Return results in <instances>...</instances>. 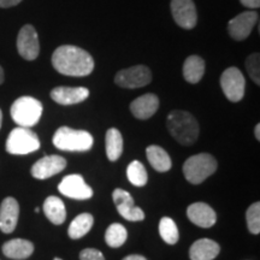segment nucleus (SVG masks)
I'll return each mask as SVG.
<instances>
[{
	"instance_id": "dca6fc26",
	"label": "nucleus",
	"mask_w": 260,
	"mask_h": 260,
	"mask_svg": "<svg viewBox=\"0 0 260 260\" xmlns=\"http://www.w3.org/2000/svg\"><path fill=\"white\" fill-rule=\"evenodd\" d=\"M187 216L195 225L200 228H211L217 222V214L206 203H194L187 209Z\"/></svg>"
},
{
	"instance_id": "72a5a7b5",
	"label": "nucleus",
	"mask_w": 260,
	"mask_h": 260,
	"mask_svg": "<svg viewBox=\"0 0 260 260\" xmlns=\"http://www.w3.org/2000/svg\"><path fill=\"white\" fill-rule=\"evenodd\" d=\"M123 260H147L145 258V256H142V255H139V254H132V255H128V256H125L124 259Z\"/></svg>"
},
{
	"instance_id": "9d476101",
	"label": "nucleus",
	"mask_w": 260,
	"mask_h": 260,
	"mask_svg": "<svg viewBox=\"0 0 260 260\" xmlns=\"http://www.w3.org/2000/svg\"><path fill=\"white\" fill-rule=\"evenodd\" d=\"M58 189L65 197L75 200H88L93 197V189L84 182L81 175L65 176L58 186Z\"/></svg>"
},
{
	"instance_id": "cd10ccee",
	"label": "nucleus",
	"mask_w": 260,
	"mask_h": 260,
	"mask_svg": "<svg viewBox=\"0 0 260 260\" xmlns=\"http://www.w3.org/2000/svg\"><path fill=\"white\" fill-rule=\"evenodd\" d=\"M117 211L121 214L123 218L130 222H140L145 219V213L140 207L135 206L134 199L125 201V203L117 205Z\"/></svg>"
},
{
	"instance_id": "6e6552de",
	"label": "nucleus",
	"mask_w": 260,
	"mask_h": 260,
	"mask_svg": "<svg viewBox=\"0 0 260 260\" xmlns=\"http://www.w3.org/2000/svg\"><path fill=\"white\" fill-rule=\"evenodd\" d=\"M152 81V73L145 65H135L128 69L118 71L115 77V83L122 88H141Z\"/></svg>"
},
{
	"instance_id": "9b49d317",
	"label": "nucleus",
	"mask_w": 260,
	"mask_h": 260,
	"mask_svg": "<svg viewBox=\"0 0 260 260\" xmlns=\"http://www.w3.org/2000/svg\"><path fill=\"white\" fill-rule=\"evenodd\" d=\"M258 14L255 11H246L230 19L228 23V32L234 40L242 41L249 37L256 22Z\"/></svg>"
},
{
	"instance_id": "c85d7f7f",
	"label": "nucleus",
	"mask_w": 260,
	"mask_h": 260,
	"mask_svg": "<svg viewBox=\"0 0 260 260\" xmlns=\"http://www.w3.org/2000/svg\"><path fill=\"white\" fill-rule=\"evenodd\" d=\"M247 226L248 230L254 235H258L260 233V204L254 203L249 206V209L246 212Z\"/></svg>"
},
{
	"instance_id": "473e14b6",
	"label": "nucleus",
	"mask_w": 260,
	"mask_h": 260,
	"mask_svg": "<svg viewBox=\"0 0 260 260\" xmlns=\"http://www.w3.org/2000/svg\"><path fill=\"white\" fill-rule=\"evenodd\" d=\"M22 0H0V8H12V6L18 5Z\"/></svg>"
},
{
	"instance_id": "20e7f679",
	"label": "nucleus",
	"mask_w": 260,
	"mask_h": 260,
	"mask_svg": "<svg viewBox=\"0 0 260 260\" xmlns=\"http://www.w3.org/2000/svg\"><path fill=\"white\" fill-rule=\"evenodd\" d=\"M218 164L209 153H199L188 158L183 164V175L191 184H200L216 172Z\"/></svg>"
},
{
	"instance_id": "6ab92c4d",
	"label": "nucleus",
	"mask_w": 260,
	"mask_h": 260,
	"mask_svg": "<svg viewBox=\"0 0 260 260\" xmlns=\"http://www.w3.org/2000/svg\"><path fill=\"white\" fill-rule=\"evenodd\" d=\"M34 252V245L24 239H14L3 245V253L5 256L15 260L29 258Z\"/></svg>"
},
{
	"instance_id": "aec40b11",
	"label": "nucleus",
	"mask_w": 260,
	"mask_h": 260,
	"mask_svg": "<svg viewBox=\"0 0 260 260\" xmlns=\"http://www.w3.org/2000/svg\"><path fill=\"white\" fill-rule=\"evenodd\" d=\"M146 154H147V159L149 164L154 170L159 172H167L171 169L172 162L170 155L164 148L160 146L151 145L146 149Z\"/></svg>"
},
{
	"instance_id": "4c0bfd02",
	"label": "nucleus",
	"mask_w": 260,
	"mask_h": 260,
	"mask_svg": "<svg viewBox=\"0 0 260 260\" xmlns=\"http://www.w3.org/2000/svg\"><path fill=\"white\" fill-rule=\"evenodd\" d=\"M53 260H63V259H60V258H54Z\"/></svg>"
},
{
	"instance_id": "39448f33",
	"label": "nucleus",
	"mask_w": 260,
	"mask_h": 260,
	"mask_svg": "<svg viewBox=\"0 0 260 260\" xmlns=\"http://www.w3.org/2000/svg\"><path fill=\"white\" fill-rule=\"evenodd\" d=\"M10 112L16 124L23 128H31L40 121L42 104L32 96H21L12 104Z\"/></svg>"
},
{
	"instance_id": "ddd939ff",
	"label": "nucleus",
	"mask_w": 260,
	"mask_h": 260,
	"mask_svg": "<svg viewBox=\"0 0 260 260\" xmlns=\"http://www.w3.org/2000/svg\"><path fill=\"white\" fill-rule=\"evenodd\" d=\"M67 168V160L60 155H46L31 167V176L38 180H47Z\"/></svg>"
},
{
	"instance_id": "4468645a",
	"label": "nucleus",
	"mask_w": 260,
	"mask_h": 260,
	"mask_svg": "<svg viewBox=\"0 0 260 260\" xmlns=\"http://www.w3.org/2000/svg\"><path fill=\"white\" fill-rule=\"evenodd\" d=\"M89 96V90L84 87H56L52 89L51 98L59 105L69 106L84 102Z\"/></svg>"
},
{
	"instance_id": "7ed1b4c3",
	"label": "nucleus",
	"mask_w": 260,
	"mask_h": 260,
	"mask_svg": "<svg viewBox=\"0 0 260 260\" xmlns=\"http://www.w3.org/2000/svg\"><path fill=\"white\" fill-rule=\"evenodd\" d=\"M53 145L60 151L87 152L93 147L94 139L86 130H76L69 126H60L54 133Z\"/></svg>"
},
{
	"instance_id": "0eeeda50",
	"label": "nucleus",
	"mask_w": 260,
	"mask_h": 260,
	"mask_svg": "<svg viewBox=\"0 0 260 260\" xmlns=\"http://www.w3.org/2000/svg\"><path fill=\"white\" fill-rule=\"evenodd\" d=\"M220 87H222V90L226 99H229L233 103L240 102L245 95V76L236 67L228 68L226 70L223 71L222 76H220Z\"/></svg>"
},
{
	"instance_id": "a211bd4d",
	"label": "nucleus",
	"mask_w": 260,
	"mask_h": 260,
	"mask_svg": "<svg viewBox=\"0 0 260 260\" xmlns=\"http://www.w3.org/2000/svg\"><path fill=\"white\" fill-rule=\"evenodd\" d=\"M220 247L211 239H200L191 245L189 249L190 260H213L219 254Z\"/></svg>"
},
{
	"instance_id": "f3484780",
	"label": "nucleus",
	"mask_w": 260,
	"mask_h": 260,
	"mask_svg": "<svg viewBox=\"0 0 260 260\" xmlns=\"http://www.w3.org/2000/svg\"><path fill=\"white\" fill-rule=\"evenodd\" d=\"M159 99L153 93L144 94L130 104V111L138 119H148L158 111Z\"/></svg>"
},
{
	"instance_id": "5701e85b",
	"label": "nucleus",
	"mask_w": 260,
	"mask_h": 260,
	"mask_svg": "<svg viewBox=\"0 0 260 260\" xmlns=\"http://www.w3.org/2000/svg\"><path fill=\"white\" fill-rule=\"evenodd\" d=\"M105 147L109 160H118L123 153V136L118 129L111 128L107 130L105 136Z\"/></svg>"
},
{
	"instance_id": "b1692460",
	"label": "nucleus",
	"mask_w": 260,
	"mask_h": 260,
	"mask_svg": "<svg viewBox=\"0 0 260 260\" xmlns=\"http://www.w3.org/2000/svg\"><path fill=\"white\" fill-rule=\"evenodd\" d=\"M94 224V218L90 213H81L75 218L73 222L70 223L69 230V237L73 240H79L81 237L89 233Z\"/></svg>"
},
{
	"instance_id": "f03ea898",
	"label": "nucleus",
	"mask_w": 260,
	"mask_h": 260,
	"mask_svg": "<svg viewBox=\"0 0 260 260\" xmlns=\"http://www.w3.org/2000/svg\"><path fill=\"white\" fill-rule=\"evenodd\" d=\"M167 128L178 144L190 146L199 138V124L195 117L187 111L175 110L169 113Z\"/></svg>"
},
{
	"instance_id": "e433bc0d",
	"label": "nucleus",
	"mask_w": 260,
	"mask_h": 260,
	"mask_svg": "<svg viewBox=\"0 0 260 260\" xmlns=\"http://www.w3.org/2000/svg\"><path fill=\"white\" fill-rule=\"evenodd\" d=\"M2 123H3V112L0 110V128H2Z\"/></svg>"
},
{
	"instance_id": "2f4dec72",
	"label": "nucleus",
	"mask_w": 260,
	"mask_h": 260,
	"mask_svg": "<svg viewBox=\"0 0 260 260\" xmlns=\"http://www.w3.org/2000/svg\"><path fill=\"white\" fill-rule=\"evenodd\" d=\"M241 4L246 8H251V9H258L260 6V0H240Z\"/></svg>"
},
{
	"instance_id": "bb28decb",
	"label": "nucleus",
	"mask_w": 260,
	"mask_h": 260,
	"mask_svg": "<svg viewBox=\"0 0 260 260\" xmlns=\"http://www.w3.org/2000/svg\"><path fill=\"white\" fill-rule=\"evenodd\" d=\"M159 234L168 245H175L180 239V233H178L176 223L169 217H164L159 222Z\"/></svg>"
},
{
	"instance_id": "412c9836",
	"label": "nucleus",
	"mask_w": 260,
	"mask_h": 260,
	"mask_svg": "<svg viewBox=\"0 0 260 260\" xmlns=\"http://www.w3.org/2000/svg\"><path fill=\"white\" fill-rule=\"evenodd\" d=\"M44 212L46 214V217L51 223L59 225L65 222L67 218V210H65V205L59 198L57 197H48L45 200L44 206Z\"/></svg>"
},
{
	"instance_id": "4be33fe9",
	"label": "nucleus",
	"mask_w": 260,
	"mask_h": 260,
	"mask_svg": "<svg viewBox=\"0 0 260 260\" xmlns=\"http://www.w3.org/2000/svg\"><path fill=\"white\" fill-rule=\"evenodd\" d=\"M205 74V60L199 56H189L184 60L183 76L187 82L195 84L200 82Z\"/></svg>"
},
{
	"instance_id": "423d86ee",
	"label": "nucleus",
	"mask_w": 260,
	"mask_h": 260,
	"mask_svg": "<svg viewBox=\"0 0 260 260\" xmlns=\"http://www.w3.org/2000/svg\"><path fill=\"white\" fill-rule=\"evenodd\" d=\"M40 148V140L29 128L18 126L9 134L6 140V151L10 154L24 155L32 153Z\"/></svg>"
},
{
	"instance_id": "a878e982",
	"label": "nucleus",
	"mask_w": 260,
	"mask_h": 260,
	"mask_svg": "<svg viewBox=\"0 0 260 260\" xmlns=\"http://www.w3.org/2000/svg\"><path fill=\"white\" fill-rule=\"evenodd\" d=\"M126 237H128V233L122 224L113 223L106 229L105 241L107 246L112 247V248H118V247L124 245Z\"/></svg>"
},
{
	"instance_id": "f8f14e48",
	"label": "nucleus",
	"mask_w": 260,
	"mask_h": 260,
	"mask_svg": "<svg viewBox=\"0 0 260 260\" xmlns=\"http://www.w3.org/2000/svg\"><path fill=\"white\" fill-rule=\"evenodd\" d=\"M171 14L181 28L190 30L197 25L198 14L193 0H171Z\"/></svg>"
},
{
	"instance_id": "1a4fd4ad",
	"label": "nucleus",
	"mask_w": 260,
	"mask_h": 260,
	"mask_svg": "<svg viewBox=\"0 0 260 260\" xmlns=\"http://www.w3.org/2000/svg\"><path fill=\"white\" fill-rule=\"evenodd\" d=\"M17 50L19 56L25 60H35L40 53V42L38 32L30 24L21 28L17 38Z\"/></svg>"
},
{
	"instance_id": "f257e3e1",
	"label": "nucleus",
	"mask_w": 260,
	"mask_h": 260,
	"mask_svg": "<svg viewBox=\"0 0 260 260\" xmlns=\"http://www.w3.org/2000/svg\"><path fill=\"white\" fill-rule=\"evenodd\" d=\"M52 65L65 76L84 77L92 74L94 60L87 51L73 45L59 46L52 54Z\"/></svg>"
},
{
	"instance_id": "2eb2a0df",
	"label": "nucleus",
	"mask_w": 260,
	"mask_h": 260,
	"mask_svg": "<svg viewBox=\"0 0 260 260\" xmlns=\"http://www.w3.org/2000/svg\"><path fill=\"white\" fill-rule=\"evenodd\" d=\"M19 205L15 198H6L0 205V230L4 234H11L17 226Z\"/></svg>"
},
{
	"instance_id": "7c9ffc66",
	"label": "nucleus",
	"mask_w": 260,
	"mask_h": 260,
	"mask_svg": "<svg viewBox=\"0 0 260 260\" xmlns=\"http://www.w3.org/2000/svg\"><path fill=\"white\" fill-rule=\"evenodd\" d=\"M80 260H105L104 254L95 248H86L80 253Z\"/></svg>"
},
{
	"instance_id": "f704fd0d",
	"label": "nucleus",
	"mask_w": 260,
	"mask_h": 260,
	"mask_svg": "<svg viewBox=\"0 0 260 260\" xmlns=\"http://www.w3.org/2000/svg\"><path fill=\"white\" fill-rule=\"evenodd\" d=\"M254 134H255V138L256 140H260V124H256L255 125V129H254Z\"/></svg>"
},
{
	"instance_id": "393cba45",
	"label": "nucleus",
	"mask_w": 260,
	"mask_h": 260,
	"mask_svg": "<svg viewBox=\"0 0 260 260\" xmlns=\"http://www.w3.org/2000/svg\"><path fill=\"white\" fill-rule=\"evenodd\" d=\"M126 177L130 183L135 187H144L148 181L147 170L141 161L134 160L128 165L126 169Z\"/></svg>"
},
{
	"instance_id": "c9c22d12",
	"label": "nucleus",
	"mask_w": 260,
	"mask_h": 260,
	"mask_svg": "<svg viewBox=\"0 0 260 260\" xmlns=\"http://www.w3.org/2000/svg\"><path fill=\"white\" fill-rule=\"evenodd\" d=\"M4 82V70H3V68L0 67V84Z\"/></svg>"
},
{
	"instance_id": "c756f323",
	"label": "nucleus",
	"mask_w": 260,
	"mask_h": 260,
	"mask_svg": "<svg viewBox=\"0 0 260 260\" xmlns=\"http://www.w3.org/2000/svg\"><path fill=\"white\" fill-rule=\"evenodd\" d=\"M246 69L248 71L251 79L256 84H260V54L253 53L247 58Z\"/></svg>"
}]
</instances>
